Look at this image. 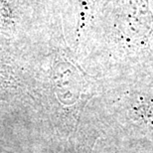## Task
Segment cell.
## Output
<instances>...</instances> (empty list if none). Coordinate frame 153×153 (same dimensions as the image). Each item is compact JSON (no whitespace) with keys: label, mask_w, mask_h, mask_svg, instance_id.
<instances>
[{"label":"cell","mask_w":153,"mask_h":153,"mask_svg":"<svg viewBox=\"0 0 153 153\" xmlns=\"http://www.w3.org/2000/svg\"><path fill=\"white\" fill-rule=\"evenodd\" d=\"M114 35L128 57H153V13L149 0H118L114 14Z\"/></svg>","instance_id":"6da1fadb"},{"label":"cell","mask_w":153,"mask_h":153,"mask_svg":"<svg viewBox=\"0 0 153 153\" xmlns=\"http://www.w3.org/2000/svg\"><path fill=\"white\" fill-rule=\"evenodd\" d=\"M138 111H140L145 119H149L153 124V91L139 97Z\"/></svg>","instance_id":"7a4b0ae2"}]
</instances>
